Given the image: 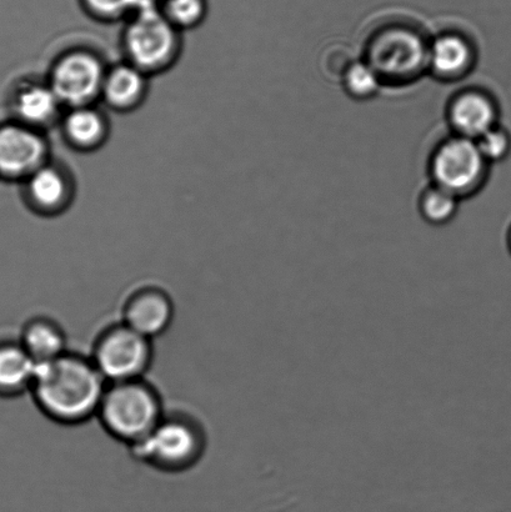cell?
<instances>
[{
  "instance_id": "6da1fadb",
  "label": "cell",
  "mask_w": 511,
  "mask_h": 512,
  "mask_svg": "<svg viewBox=\"0 0 511 512\" xmlns=\"http://www.w3.org/2000/svg\"><path fill=\"white\" fill-rule=\"evenodd\" d=\"M105 379L94 363L64 354L37 365L32 389L40 409L62 423H79L99 411Z\"/></svg>"
},
{
  "instance_id": "7a4b0ae2",
  "label": "cell",
  "mask_w": 511,
  "mask_h": 512,
  "mask_svg": "<svg viewBox=\"0 0 511 512\" xmlns=\"http://www.w3.org/2000/svg\"><path fill=\"white\" fill-rule=\"evenodd\" d=\"M120 48L125 62L153 78L178 64L184 48L183 33L159 8L145 3L125 20Z\"/></svg>"
},
{
  "instance_id": "3957f363",
  "label": "cell",
  "mask_w": 511,
  "mask_h": 512,
  "mask_svg": "<svg viewBox=\"0 0 511 512\" xmlns=\"http://www.w3.org/2000/svg\"><path fill=\"white\" fill-rule=\"evenodd\" d=\"M99 413L110 433L132 445L144 439L162 420L157 395L138 380L113 384L112 389L105 391Z\"/></svg>"
},
{
  "instance_id": "277c9868",
  "label": "cell",
  "mask_w": 511,
  "mask_h": 512,
  "mask_svg": "<svg viewBox=\"0 0 511 512\" xmlns=\"http://www.w3.org/2000/svg\"><path fill=\"white\" fill-rule=\"evenodd\" d=\"M109 65L95 50L75 47L54 59L47 80L65 109L98 104Z\"/></svg>"
},
{
  "instance_id": "5b68a950",
  "label": "cell",
  "mask_w": 511,
  "mask_h": 512,
  "mask_svg": "<svg viewBox=\"0 0 511 512\" xmlns=\"http://www.w3.org/2000/svg\"><path fill=\"white\" fill-rule=\"evenodd\" d=\"M52 158L47 133L13 119L0 123V180L22 184Z\"/></svg>"
},
{
  "instance_id": "8992f818",
  "label": "cell",
  "mask_w": 511,
  "mask_h": 512,
  "mask_svg": "<svg viewBox=\"0 0 511 512\" xmlns=\"http://www.w3.org/2000/svg\"><path fill=\"white\" fill-rule=\"evenodd\" d=\"M150 354L149 339L124 325L103 336L93 363L105 380L113 384L128 383L138 380L147 370Z\"/></svg>"
},
{
  "instance_id": "52a82bcc",
  "label": "cell",
  "mask_w": 511,
  "mask_h": 512,
  "mask_svg": "<svg viewBox=\"0 0 511 512\" xmlns=\"http://www.w3.org/2000/svg\"><path fill=\"white\" fill-rule=\"evenodd\" d=\"M487 163L475 140L457 137L444 142L434 153L432 175L437 187L459 197L479 187Z\"/></svg>"
},
{
  "instance_id": "ba28073f",
  "label": "cell",
  "mask_w": 511,
  "mask_h": 512,
  "mask_svg": "<svg viewBox=\"0 0 511 512\" xmlns=\"http://www.w3.org/2000/svg\"><path fill=\"white\" fill-rule=\"evenodd\" d=\"M20 185L24 204L42 218L60 217L72 208L77 198V180L72 170L54 158Z\"/></svg>"
},
{
  "instance_id": "9c48e42d",
  "label": "cell",
  "mask_w": 511,
  "mask_h": 512,
  "mask_svg": "<svg viewBox=\"0 0 511 512\" xmlns=\"http://www.w3.org/2000/svg\"><path fill=\"white\" fill-rule=\"evenodd\" d=\"M199 445V435L188 423L162 419L144 439L133 444V450L140 459L179 469L198 458Z\"/></svg>"
},
{
  "instance_id": "30bf717a",
  "label": "cell",
  "mask_w": 511,
  "mask_h": 512,
  "mask_svg": "<svg viewBox=\"0 0 511 512\" xmlns=\"http://www.w3.org/2000/svg\"><path fill=\"white\" fill-rule=\"evenodd\" d=\"M369 54L368 63L380 78L408 79L428 64L429 49L418 34L393 29L374 40Z\"/></svg>"
},
{
  "instance_id": "8fae6325",
  "label": "cell",
  "mask_w": 511,
  "mask_h": 512,
  "mask_svg": "<svg viewBox=\"0 0 511 512\" xmlns=\"http://www.w3.org/2000/svg\"><path fill=\"white\" fill-rule=\"evenodd\" d=\"M8 103L13 120L44 133L58 127L65 110L47 78L19 80Z\"/></svg>"
},
{
  "instance_id": "7c38bea8",
  "label": "cell",
  "mask_w": 511,
  "mask_h": 512,
  "mask_svg": "<svg viewBox=\"0 0 511 512\" xmlns=\"http://www.w3.org/2000/svg\"><path fill=\"white\" fill-rule=\"evenodd\" d=\"M58 128L64 143L80 154L98 152L112 133L108 113L98 104L65 109Z\"/></svg>"
},
{
  "instance_id": "4fadbf2b",
  "label": "cell",
  "mask_w": 511,
  "mask_h": 512,
  "mask_svg": "<svg viewBox=\"0 0 511 512\" xmlns=\"http://www.w3.org/2000/svg\"><path fill=\"white\" fill-rule=\"evenodd\" d=\"M150 79L148 74L125 60L109 65L100 103L118 114L137 112L147 102Z\"/></svg>"
},
{
  "instance_id": "5bb4252c",
  "label": "cell",
  "mask_w": 511,
  "mask_h": 512,
  "mask_svg": "<svg viewBox=\"0 0 511 512\" xmlns=\"http://www.w3.org/2000/svg\"><path fill=\"white\" fill-rule=\"evenodd\" d=\"M449 119L459 137L478 140L497 127L498 110L487 94L468 90L450 104Z\"/></svg>"
},
{
  "instance_id": "9a60e30c",
  "label": "cell",
  "mask_w": 511,
  "mask_h": 512,
  "mask_svg": "<svg viewBox=\"0 0 511 512\" xmlns=\"http://www.w3.org/2000/svg\"><path fill=\"white\" fill-rule=\"evenodd\" d=\"M172 318V304L159 291H143L129 301L125 311V325L149 340L164 333Z\"/></svg>"
},
{
  "instance_id": "2e32d148",
  "label": "cell",
  "mask_w": 511,
  "mask_h": 512,
  "mask_svg": "<svg viewBox=\"0 0 511 512\" xmlns=\"http://www.w3.org/2000/svg\"><path fill=\"white\" fill-rule=\"evenodd\" d=\"M473 50L467 39L458 34H445L429 48L428 64L442 78H457L472 64Z\"/></svg>"
},
{
  "instance_id": "e0dca14e",
  "label": "cell",
  "mask_w": 511,
  "mask_h": 512,
  "mask_svg": "<svg viewBox=\"0 0 511 512\" xmlns=\"http://www.w3.org/2000/svg\"><path fill=\"white\" fill-rule=\"evenodd\" d=\"M37 365L22 345L0 346V394L32 388Z\"/></svg>"
},
{
  "instance_id": "ac0fdd59",
  "label": "cell",
  "mask_w": 511,
  "mask_h": 512,
  "mask_svg": "<svg viewBox=\"0 0 511 512\" xmlns=\"http://www.w3.org/2000/svg\"><path fill=\"white\" fill-rule=\"evenodd\" d=\"M22 346L37 364L49 363L65 354L63 334L47 321L30 324L25 330Z\"/></svg>"
},
{
  "instance_id": "d6986e66",
  "label": "cell",
  "mask_w": 511,
  "mask_h": 512,
  "mask_svg": "<svg viewBox=\"0 0 511 512\" xmlns=\"http://www.w3.org/2000/svg\"><path fill=\"white\" fill-rule=\"evenodd\" d=\"M160 12L179 32L198 28L207 17L205 0H163Z\"/></svg>"
},
{
  "instance_id": "ffe728a7",
  "label": "cell",
  "mask_w": 511,
  "mask_h": 512,
  "mask_svg": "<svg viewBox=\"0 0 511 512\" xmlns=\"http://www.w3.org/2000/svg\"><path fill=\"white\" fill-rule=\"evenodd\" d=\"M420 210L430 223H447L457 213L458 197L439 187L429 189L420 200Z\"/></svg>"
},
{
  "instance_id": "44dd1931",
  "label": "cell",
  "mask_w": 511,
  "mask_h": 512,
  "mask_svg": "<svg viewBox=\"0 0 511 512\" xmlns=\"http://www.w3.org/2000/svg\"><path fill=\"white\" fill-rule=\"evenodd\" d=\"M83 7L90 17L103 23L127 20L142 7L147 0H82Z\"/></svg>"
},
{
  "instance_id": "7402d4cb",
  "label": "cell",
  "mask_w": 511,
  "mask_h": 512,
  "mask_svg": "<svg viewBox=\"0 0 511 512\" xmlns=\"http://www.w3.org/2000/svg\"><path fill=\"white\" fill-rule=\"evenodd\" d=\"M382 78L368 62L350 65L345 73L344 84L355 98L365 99L378 92Z\"/></svg>"
},
{
  "instance_id": "603a6c76",
  "label": "cell",
  "mask_w": 511,
  "mask_h": 512,
  "mask_svg": "<svg viewBox=\"0 0 511 512\" xmlns=\"http://www.w3.org/2000/svg\"><path fill=\"white\" fill-rule=\"evenodd\" d=\"M475 142L487 162H500L508 157L511 149L510 135L498 127L490 129Z\"/></svg>"
},
{
  "instance_id": "cb8c5ba5",
  "label": "cell",
  "mask_w": 511,
  "mask_h": 512,
  "mask_svg": "<svg viewBox=\"0 0 511 512\" xmlns=\"http://www.w3.org/2000/svg\"><path fill=\"white\" fill-rule=\"evenodd\" d=\"M508 245H509V250H510V254H511V229H510L509 237H508Z\"/></svg>"
}]
</instances>
